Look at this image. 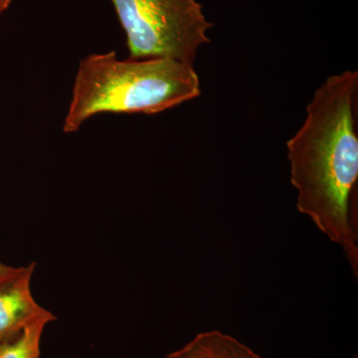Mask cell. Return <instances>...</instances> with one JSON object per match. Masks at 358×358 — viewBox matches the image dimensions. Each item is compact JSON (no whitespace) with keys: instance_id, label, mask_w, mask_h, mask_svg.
<instances>
[{"instance_id":"obj_1","label":"cell","mask_w":358,"mask_h":358,"mask_svg":"<svg viewBox=\"0 0 358 358\" xmlns=\"http://www.w3.org/2000/svg\"><path fill=\"white\" fill-rule=\"evenodd\" d=\"M357 90V71L327 78L308 103L305 122L287 143L291 183L298 192L296 209L343 249L355 279Z\"/></svg>"},{"instance_id":"obj_2","label":"cell","mask_w":358,"mask_h":358,"mask_svg":"<svg viewBox=\"0 0 358 358\" xmlns=\"http://www.w3.org/2000/svg\"><path fill=\"white\" fill-rule=\"evenodd\" d=\"M201 93L194 65L171 58L121 59L115 51L80 62L63 131L76 133L96 115H155Z\"/></svg>"},{"instance_id":"obj_3","label":"cell","mask_w":358,"mask_h":358,"mask_svg":"<svg viewBox=\"0 0 358 358\" xmlns=\"http://www.w3.org/2000/svg\"><path fill=\"white\" fill-rule=\"evenodd\" d=\"M131 59L171 58L194 65L212 28L197 0H110Z\"/></svg>"},{"instance_id":"obj_4","label":"cell","mask_w":358,"mask_h":358,"mask_svg":"<svg viewBox=\"0 0 358 358\" xmlns=\"http://www.w3.org/2000/svg\"><path fill=\"white\" fill-rule=\"evenodd\" d=\"M36 264L20 267L16 274L0 284V343L46 312L31 291Z\"/></svg>"},{"instance_id":"obj_5","label":"cell","mask_w":358,"mask_h":358,"mask_svg":"<svg viewBox=\"0 0 358 358\" xmlns=\"http://www.w3.org/2000/svg\"><path fill=\"white\" fill-rule=\"evenodd\" d=\"M166 358H262L237 338L219 331L200 333Z\"/></svg>"},{"instance_id":"obj_6","label":"cell","mask_w":358,"mask_h":358,"mask_svg":"<svg viewBox=\"0 0 358 358\" xmlns=\"http://www.w3.org/2000/svg\"><path fill=\"white\" fill-rule=\"evenodd\" d=\"M56 320L57 317L47 310L17 333L0 343V358H40L45 329Z\"/></svg>"},{"instance_id":"obj_7","label":"cell","mask_w":358,"mask_h":358,"mask_svg":"<svg viewBox=\"0 0 358 358\" xmlns=\"http://www.w3.org/2000/svg\"><path fill=\"white\" fill-rule=\"evenodd\" d=\"M18 268H20L11 267V266L0 262V284L2 282L6 281L9 278L13 277L14 274H16Z\"/></svg>"},{"instance_id":"obj_8","label":"cell","mask_w":358,"mask_h":358,"mask_svg":"<svg viewBox=\"0 0 358 358\" xmlns=\"http://www.w3.org/2000/svg\"><path fill=\"white\" fill-rule=\"evenodd\" d=\"M11 1H13V0H0V3H1L2 6L6 7L7 9L9 6H10Z\"/></svg>"},{"instance_id":"obj_9","label":"cell","mask_w":358,"mask_h":358,"mask_svg":"<svg viewBox=\"0 0 358 358\" xmlns=\"http://www.w3.org/2000/svg\"><path fill=\"white\" fill-rule=\"evenodd\" d=\"M6 10V7H4L3 6H2L1 3H0V14H2L4 13V11Z\"/></svg>"},{"instance_id":"obj_10","label":"cell","mask_w":358,"mask_h":358,"mask_svg":"<svg viewBox=\"0 0 358 358\" xmlns=\"http://www.w3.org/2000/svg\"><path fill=\"white\" fill-rule=\"evenodd\" d=\"M355 358H357V357H355Z\"/></svg>"},{"instance_id":"obj_11","label":"cell","mask_w":358,"mask_h":358,"mask_svg":"<svg viewBox=\"0 0 358 358\" xmlns=\"http://www.w3.org/2000/svg\"><path fill=\"white\" fill-rule=\"evenodd\" d=\"M164 358H166V357H164Z\"/></svg>"}]
</instances>
